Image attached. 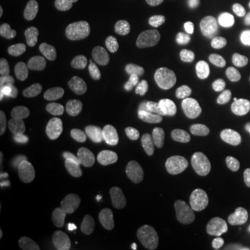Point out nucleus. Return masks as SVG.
<instances>
[{
  "label": "nucleus",
  "instance_id": "15",
  "mask_svg": "<svg viewBox=\"0 0 250 250\" xmlns=\"http://www.w3.org/2000/svg\"><path fill=\"white\" fill-rule=\"evenodd\" d=\"M52 102V92L46 86H36L20 92L16 98L17 107L27 113H36L47 107Z\"/></svg>",
  "mask_w": 250,
  "mask_h": 250
},
{
  "label": "nucleus",
  "instance_id": "26",
  "mask_svg": "<svg viewBox=\"0 0 250 250\" xmlns=\"http://www.w3.org/2000/svg\"><path fill=\"white\" fill-rule=\"evenodd\" d=\"M36 190V181L34 175L28 170L22 171V187L20 189V195L22 196H32Z\"/></svg>",
  "mask_w": 250,
  "mask_h": 250
},
{
  "label": "nucleus",
  "instance_id": "21",
  "mask_svg": "<svg viewBox=\"0 0 250 250\" xmlns=\"http://www.w3.org/2000/svg\"><path fill=\"white\" fill-rule=\"evenodd\" d=\"M28 166H29V159L25 153L20 152V150L1 153L0 156V175L27 170Z\"/></svg>",
  "mask_w": 250,
  "mask_h": 250
},
{
  "label": "nucleus",
  "instance_id": "12",
  "mask_svg": "<svg viewBox=\"0 0 250 250\" xmlns=\"http://www.w3.org/2000/svg\"><path fill=\"white\" fill-rule=\"evenodd\" d=\"M83 178V171L80 167H68L47 179L46 189L52 195H68L82 185Z\"/></svg>",
  "mask_w": 250,
  "mask_h": 250
},
{
  "label": "nucleus",
  "instance_id": "18",
  "mask_svg": "<svg viewBox=\"0 0 250 250\" xmlns=\"http://www.w3.org/2000/svg\"><path fill=\"white\" fill-rule=\"evenodd\" d=\"M110 13L121 22H132L145 14V4L141 0H111Z\"/></svg>",
  "mask_w": 250,
  "mask_h": 250
},
{
  "label": "nucleus",
  "instance_id": "22",
  "mask_svg": "<svg viewBox=\"0 0 250 250\" xmlns=\"http://www.w3.org/2000/svg\"><path fill=\"white\" fill-rule=\"evenodd\" d=\"M229 62L235 68L250 71V41H238L229 50Z\"/></svg>",
  "mask_w": 250,
  "mask_h": 250
},
{
  "label": "nucleus",
  "instance_id": "30",
  "mask_svg": "<svg viewBox=\"0 0 250 250\" xmlns=\"http://www.w3.org/2000/svg\"><path fill=\"white\" fill-rule=\"evenodd\" d=\"M249 177H250V168H249Z\"/></svg>",
  "mask_w": 250,
  "mask_h": 250
},
{
  "label": "nucleus",
  "instance_id": "6",
  "mask_svg": "<svg viewBox=\"0 0 250 250\" xmlns=\"http://www.w3.org/2000/svg\"><path fill=\"white\" fill-rule=\"evenodd\" d=\"M54 131L62 141H86L92 134V120L88 114L70 111L57 120Z\"/></svg>",
  "mask_w": 250,
  "mask_h": 250
},
{
  "label": "nucleus",
  "instance_id": "14",
  "mask_svg": "<svg viewBox=\"0 0 250 250\" xmlns=\"http://www.w3.org/2000/svg\"><path fill=\"white\" fill-rule=\"evenodd\" d=\"M32 62L22 59L17 47H4L0 53V70L13 78H25L32 72Z\"/></svg>",
  "mask_w": 250,
  "mask_h": 250
},
{
  "label": "nucleus",
  "instance_id": "23",
  "mask_svg": "<svg viewBox=\"0 0 250 250\" xmlns=\"http://www.w3.org/2000/svg\"><path fill=\"white\" fill-rule=\"evenodd\" d=\"M16 250H50V248L43 238H34L24 235V238H21L17 242Z\"/></svg>",
  "mask_w": 250,
  "mask_h": 250
},
{
  "label": "nucleus",
  "instance_id": "5",
  "mask_svg": "<svg viewBox=\"0 0 250 250\" xmlns=\"http://www.w3.org/2000/svg\"><path fill=\"white\" fill-rule=\"evenodd\" d=\"M166 208L161 202L154 199H143L132 207L131 218L141 232H153L164 221Z\"/></svg>",
  "mask_w": 250,
  "mask_h": 250
},
{
  "label": "nucleus",
  "instance_id": "9",
  "mask_svg": "<svg viewBox=\"0 0 250 250\" xmlns=\"http://www.w3.org/2000/svg\"><path fill=\"white\" fill-rule=\"evenodd\" d=\"M78 98L86 111L99 121H108L113 117V102L106 92L88 85L80 90Z\"/></svg>",
  "mask_w": 250,
  "mask_h": 250
},
{
  "label": "nucleus",
  "instance_id": "8",
  "mask_svg": "<svg viewBox=\"0 0 250 250\" xmlns=\"http://www.w3.org/2000/svg\"><path fill=\"white\" fill-rule=\"evenodd\" d=\"M128 189V179L120 174H108L95 179L88 188V195L96 202H108L123 196Z\"/></svg>",
  "mask_w": 250,
  "mask_h": 250
},
{
  "label": "nucleus",
  "instance_id": "7",
  "mask_svg": "<svg viewBox=\"0 0 250 250\" xmlns=\"http://www.w3.org/2000/svg\"><path fill=\"white\" fill-rule=\"evenodd\" d=\"M49 70L54 89L60 93H68L75 83V72L78 70L75 57L68 53L57 54L49 64Z\"/></svg>",
  "mask_w": 250,
  "mask_h": 250
},
{
  "label": "nucleus",
  "instance_id": "19",
  "mask_svg": "<svg viewBox=\"0 0 250 250\" xmlns=\"http://www.w3.org/2000/svg\"><path fill=\"white\" fill-rule=\"evenodd\" d=\"M179 149L182 154L189 160H197L202 156V145L193 129L184 123V120L179 121V129L177 132Z\"/></svg>",
  "mask_w": 250,
  "mask_h": 250
},
{
  "label": "nucleus",
  "instance_id": "1",
  "mask_svg": "<svg viewBox=\"0 0 250 250\" xmlns=\"http://www.w3.org/2000/svg\"><path fill=\"white\" fill-rule=\"evenodd\" d=\"M181 54L172 42H159L139 47L131 59V68L136 78L157 81L168 78L179 70Z\"/></svg>",
  "mask_w": 250,
  "mask_h": 250
},
{
  "label": "nucleus",
  "instance_id": "31",
  "mask_svg": "<svg viewBox=\"0 0 250 250\" xmlns=\"http://www.w3.org/2000/svg\"><path fill=\"white\" fill-rule=\"evenodd\" d=\"M214 250H221V249H214Z\"/></svg>",
  "mask_w": 250,
  "mask_h": 250
},
{
  "label": "nucleus",
  "instance_id": "24",
  "mask_svg": "<svg viewBox=\"0 0 250 250\" xmlns=\"http://www.w3.org/2000/svg\"><path fill=\"white\" fill-rule=\"evenodd\" d=\"M93 250H125V243L120 236L106 235L98 242Z\"/></svg>",
  "mask_w": 250,
  "mask_h": 250
},
{
  "label": "nucleus",
  "instance_id": "16",
  "mask_svg": "<svg viewBox=\"0 0 250 250\" xmlns=\"http://www.w3.org/2000/svg\"><path fill=\"white\" fill-rule=\"evenodd\" d=\"M142 131L143 134L152 138H168L174 131V117L166 110L153 111L145 118Z\"/></svg>",
  "mask_w": 250,
  "mask_h": 250
},
{
  "label": "nucleus",
  "instance_id": "29",
  "mask_svg": "<svg viewBox=\"0 0 250 250\" xmlns=\"http://www.w3.org/2000/svg\"><path fill=\"white\" fill-rule=\"evenodd\" d=\"M141 1H142L145 6H150V4H153L156 0H141Z\"/></svg>",
  "mask_w": 250,
  "mask_h": 250
},
{
  "label": "nucleus",
  "instance_id": "25",
  "mask_svg": "<svg viewBox=\"0 0 250 250\" xmlns=\"http://www.w3.org/2000/svg\"><path fill=\"white\" fill-rule=\"evenodd\" d=\"M1 185L9 189V192L20 193V189L22 187V171L9 172L6 175H1Z\"/></svg>",
  "mask_w": 250,
  "mask_h": 250
},
{
  "label": "nucleus",
  "instance_id": "13",
  "mask_svg": "<svg viewBox=\"0 0 250 250\" xmlns=\"http://www.w3.org/2000/svg\"><path fill=\"white\" fill-rule=\"evenodd\" d=\"M92 220L106 231H123L128 225L126 211L117 206H99L92 213Z\"/></svg>",
  "mask_w": 250,
  "mask_h": 250
},
{
  "label": "nucleus",
  "instance_id": "17",
  "mask_svg": "<svg viewBox=\"0 0 250 250\" xmlns=\"http://www.w3.org/2000/svg\"><path fill=\"white\" fill-rule=\"evenodd\" d=\"M210 89L218 103L229 106L238 98V88L231 74L220 71L215 74L210 82Z\"/></svg>",
  "mask_w": 250,
  "mask_h": 250
},
{
  "label": "nucleus",
  "instance_id": "11",
  "mask_svg": "<svg viewBox=\"0 0 250 250\" xmlns=\"http://www.w3.org/2000/svg\"><path fill=\"white\" fill-rule=\"evenodd\" d=\"M60 228V221L54 214L46 213V211H38L29 214L22 223V232L27 236L34 238H49L57 233Z\"/></svg>",
  "mask_w": 250,
  "mask_h": 250
},
{
  "label": "nucleus",
  "instance_id": "10",
  "mask_svg": "<svg viewBox=\"0 0 250 250\" xmlns=\"http://www.w3.org/2000/svg\"><path fill=\"white\" fill-rule=\"evenodd\" d=\"M56 131L49 125L38 124L31 129L29 134V147L38 160L49 161L53 159L57 150Z\"/></svg>",
  "mask_w": 250,
  "mask_h": 250
},
{
  "label": "nucleus",
  "instance_id": "20",
  "mask_svg": "<svg viewBox=\"0 0 250 250\" xmlns=\"http://www.w3.org/2000/svg\"><path fill=\"white\" fill-rule=\"evenodd\" d=\"M20 147L17 125L10 117H1L0 120V149L1 153L16 152Z\"/></svg>",
  "mask_w": 250,
  "mask_h": 250
},
{
  "label": "nucleus",
  "instance_id": "4",
  "mask_svg": "<svg viewBox=\"0 0 250 250\" xmlns=\"http://www.w3.org/2000/svg\"><path fill=\"white\" fill-rule=\"evenodd\" d=\"M77 24V7L71 0H60L54 6L47 22V34L53 41H64L72 34Z\"/></svg>",
  "mask_w": 250,
  "mask_h": 250
},
{
  "label": "nucleus",
  "instance_id": "28",
  "mask_svg": "<svg viewBox=\"0 0 250 250\" xmlns=\"http://www.w3.org/2000/svg\"><path fill=\"white\" fill-rule=\"evenodd\" d=\"M4 29H6V16L0 13V34H3Z\"/></svg>",
  "mask_w": 250,
  "mask_h": 250
},
{
  "label": "nucleus",
  "instance_id": "2",
  "mask_svg": "<svg viewBox=\"0 0 250 250\" xmlns=\"http://www.w3.org/2000/svg\"><path fill=\"white\" fill-rule=\"evenodd\" d=\"M184 110L189 123L200 131H211L220 121L218 110L213 100L200 92H193L188 96Z\"/></svg>",
  "mask_w": 250,
  "mask_h": 250
},
{
  "label": "nucleus",
  "instance_id": "3",
  "mask_svg": "<svg viewBox=\"0 0 250 250\" xmlns=\"http://www.w3.org/2000/svg\"><path fill=\"white\" fill-rule=\"evenodd\" d=\"M136 172L153 189H167L174 181V171L171 164L157 153H146L136 164Z\"/></svg>",
  "mask_w": 250,
  "mask_h": 250
},
{
  "label": "nucleus",
  "instance_id": "27",
  "mask_svg": "<svg viewBox=\"0 0 250 250\" xmlns=\"http://www.w3.org/2000/svg\"><path fill=\"white\" fill-rule=\"evenodd\" d=\"M0 250H13V233L4 221L0 223Z\"/></svg>",
  "mask_w": 250,
  "mask_h": 250
}]
</instances>
